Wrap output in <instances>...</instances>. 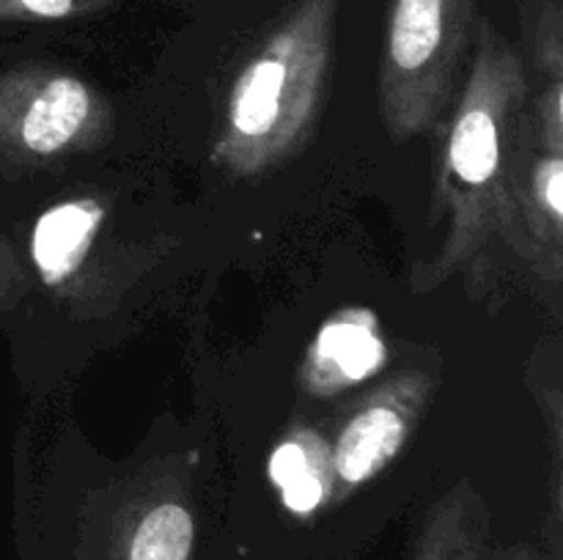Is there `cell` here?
I'll use <instances>...</instances> for the list:
<instances>
[{"label":"cell","instance_id":"obj_10","mask_svg":"<svg viewBox=\"0 0 563 560\" xmlns=\"http://www.w3.org/2000/svg\"><path fill=\"white\" fill-rule=\"evenodd\" d=\"M269 478L286 508L295 514H311L333 494L330 443L313 428H295L273 450Z\"/></svg>","mask_w":563,"mask_h":560},{"label":"cell","instance_id":"obj_2","mask_svg":"<svg viewBox=\"0 0 563 560\" xmlns=\"http://www.w3.org/2000/svg\"><path fill=\"white\" fill-rule=\"evenodd\" d=\"M335 16L339 0H300L242 66L212 148L225 173H267L313 135L328 93Z\"/></svg>","mask_w":563,"mask_h":560},{"label":"cell","instance_id":"obj_9","mask_svg":"<svg viewBox=\"0 0 563 560\" xmlns=\"http://www.w3.org/2000/svg\"><path fill=\"white\" fill-rule=\"evenodd\" d=\"M410 560H500L489 541V511L471 481L451 486L423 516Z\"/></svg>","mask_w":563,"mask_h":560},{"label":"cell","instance_id":"obj_7","mask_svg":"<svg viewBox=\"0 0 563 560\" xmlns=\"http://www.w3.org/2000/svg\"><path fill=\"white\" fill-rule=\"evenodd\" d=\"M388 362L377 313L352 305L335 311L319 327L300 366V382L317 399L357 388Z\"/></svg>","mask_w":563,"mask_h":560},{"label":"cell","instance_id":"obj_1","mask_svg":"<svg viewBox=\"0 0 563 560\" xmlns=\"http://www.w3.org/2000/svg\"><path fill=\"white\" fill-rule=\"evenodd\" d=\"M528 102L526 55L482 16L434 187V220L445 214L449 231L432 261L416 275L418 289H438L454 275L487 285L504 269V256L522 269L517 187L533 137Z\"/></svg>","mask_w":563,"mask_h":560},{"label":"cell","instance_id":"obj_8","mask_svg":"<svg viewBox=\"0 0 563 560\" xmlns=\"http://www.w3.org/2000/svg\"><path fill=\"white\" fill-rule=\"evenodd\" d=\"M108 209L99 198H69L49 206L31 231V261L47 289L71 294L102 236Z\"/></svg>","mask_w":563,"mask_h":560},{"label":"cell","instance_id":"obj_5","mask_svg":"<svg viewBox=\"0 0 563 560\" xmlns=\"http://www.w3.org/2000/svg\"><path fill=\"white\" fill-rule=\"evenodd\" d=\"M432 395L434 379L429 371L396 373L372 390L330 443L333 494L374 481L401 453Z\"/></svg>","mask_w":563,"mask_h":560},{"label":"cell","instance_id":"obj_6","mask_svg":"<svg viewBox=\"0 0 563 560\" xmlns=\"http://www.w3.org/2000/svg\"><path fill=\"white\" fill-rule=\"evenodd\" d=\"M517 217L526 245L522 272L555 300L563 275V154L539 146L537 135L517 187Z\"/></svg>","mask_w":563,"mask_h":560},{"label":"cell","instance_id":"obj_4","mask_svg":"<svg viewBox=\"0 0 563 560\" xmlns=\"http://www.w3.org/2000/svg\"><path fill=\"white\" fill-rule=\"evenodd\" d=\"M113 104L86 77L49 64L0 71V168L38 173L108 146Z\"/></svg>","mask_w":563,"mask_h":560},{"label":"cell","instance_id":"obj_11","mask_svg":"<svg viewBox=\"0 0 563 560\" xmlns=\"http://www.w3.org/2000/svg\"><path fill=\"white\" fill-rule=\"evenodd\" d=\"M196 522L181 503L154 505L137 522L126 560H190Z\"/></svg>","mask_w":563,"mask_h":560},{"label":"cell","instance_id":"obj_13","mask_svg":"<svg viewBox=\"0 0 563 560\" xmlns=\"http://www.w3.org/2000/svg\"><path fill=\"white\" fill-rule=\"evenodd\" d=\"M27 285H31V280H27L22 261L16 258L14 245L0 234V311L14 307L25 296Z\"/></svg>","mask_w":563,"mask_h":560},{"label":"cell","instance_id":"obj_14","mask_svg":"<svg viewBox=\"0 0 563 560\" xmlns=\"http://www.w3.org/2000/svg\"><path fill=\"white\" fill-rule=\"evenodd\" d=\"M500 560H544V555H539L531 544H515V547L500 555Z\"/></svg>","mask_w":563,"mask_h":560},{"label":"cell","instance_id":"obj_12","mask_svg":"<svg viewBox=\"0 0 563 560\" xmlns=\"http://www.w3.org/2000/svg\"><path fill=\"white\" fill-rule=\"evenodd\" d=\"M119 0H0V22L49 25L97 16L113 9Z\"/></svg>","mask_w":563,"mask_h":560},{"label":"cell","instance_id":"obj_3","mask_svg":"<svg viewBox=\"0 0 563 560\" xmlns=\"http://www.w3.org/2000/svg\"><path fill=\"white\" fill-rule=\"evenodd\" d=\"M478 20V0H388L379 113L394 141L438 130L460 93Z\"/></svg>","mask_w":563,"mask_h":560}]
</instances>
